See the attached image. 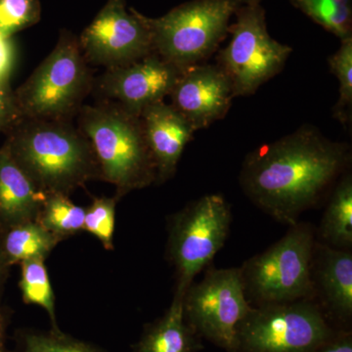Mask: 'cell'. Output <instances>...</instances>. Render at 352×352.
I'll list each match as a JSON object with an SVG mask.
<instances>
[{
  "mask_svg": "<svg viewBox=\"0 0 352 352\" xmlns=\"http://www.w3.org/2000/svg\"><path fill=\"white\" fill-rule=\"evenodd\" d=\"M76 119L92 146L101 179L117 188V197L156 182V166L140 115L116 102L97 100L92 105L85 104Z\"/></svg>",
  "mask_w": 352,
  "mask_h": 352,
  "instance_id": "obj_3",
  "label": "cell"
},
{
  "mask_svg": "<svg viewBox=\"0 0 352 352\" xmlns=\"http://www.w3.org/2000/svg\"><path fill=\"white\" fill-rule=\"evenodd\" d=\"M21 264L20 289L23 300L43 307L50 315L54 332L60 333L55 317V300L43 259H29Z\"/></svg>",
  "mask_w": 352,
  "mask_h": 352,
  "instance_id": "obj_22",
  "label": "cell"
},
{
  "mask_svg": "<svg viewBox=\"0 0 352 352\" xmlns=\"http://www.w3.org/2000/svg\"><path fill=\"white\" fill-rule=\"evenodd\" d=\"M315 352H352V340L351 335L340 336L332 338Z\"/></svg>",
  "mask_w": 352,
  "mask_h": 352,
  "instance_id": "obj_29",
  "label": "cell"
},
{
  "mask_svg": "<svg viewBox=\"0 0 352 352\" xmlns=\"http://www.w3.org/2000/svg\"><path fill=\"white\" fill-rule=\"evenodd\" d=\"M9 154L46 195L69 196L101 179L92 146L73 120H22L6 134Z\"/></svg>",
  "mask_w": 352,
  "mask_h": 352,
  "instance_id": "obj_2",
  "label": "cell"
},
{
  "mask_svg": "<svg viewBox=\"0 0 352 352\" xmlns=\"http://www.w3.org/2000/svg\"><path fill=\"white\" fill-rule=\"evenodd\" d=\"M185 318L195 332L236 351L237 328L251 311L241 268L212 270L183 298Z\"/></svg>",
  "mask_w": 352,
  "mask_h": 352,
  "instance_id": "obj_10",
  "label": "cell"
},
{
  "mask_svg": "<svg viewBox=\"0 0 352 352\" xmlns=\"http://www.w3.org/2000/svg\"><path fill=\"white\" fill-rule=\"evenodd\" d=\"M22 119L10 82L0 78V134L8 133Z\"/></svg>",
  "mask_w": 352,
  "mask_h": 352,
  "instance_id": "obj_27",
  "label": "cell"
},
{
  "mask_svg": "<svg viewBox=\"0 0 352 352\" xmlns=\"http://www.w3.org/2000/svg\"><path fill=\"white\" fill-rule=\"evenodd\" d=\"M8 266L6 265V261H4L3 256H2L1 249H0V293H1L2 285H3L4 279H6V275Z\"/></svg>",
  "mask_w": 352,
  "mask_h": 352,
  "instance_id": "obj_31",
  "label": "cell"
},
{
  "mask_svg": "<svg viewBox=\"0 0 352 352\" xmlns=\"http://www.w3.org/2000/svg\"><path fill=\"white\" fill-rule=\"evenodd\" d=\"M47 195L14 162L6 145L0 147V230L36 220Z\"/></svg>",
  "mask_w": 352,
  "mask_h": 352,
  "instance_id": "obj_16",
  "label": "cell"
},
{
  "mask_svg": "<svg viewBox=\"0 0 352 352\" xmlns=\"http://www.w3.org/2000/svg\"><path fill=\"white\" fill-rule=\"evenodd\" d=\"M183 69L153 52L124 66L106 69L94 80L97 100L120 104L140 115L146 107L170 96Z\"/></svg>",
  "mask_w": 352,
  "mask_h": 352,
  "instance_id": "obj_12",
  "label": "cell"
},
{
  "mask_svg": "<svg viewBox=\"0 0 352 352\" xmlns=\"http://www.w3.org/2000/svg\"><path fill=\"white\" fill-rule=\"evenodd\" d=\"M351 159L349 145L305 124L250 153L241 170V186L263 212L293 226L337 184Z\"/></svg>",
  "mask_w": 352,
  "mask_h": 352,
  "instance_id": "obj_1",
  "label": "cell"
},
{
  "mask_svg": "<svg viewBox=\"0 0 352 352\" xmlns=\"http://www.w3.org/2000/svg\"><path fill=\"white\" fill-rule=\"evenodd\" d=\"M170 96V105L196 131L223 119L235 98L219 65L204 63L183 69Z\"/></svg>",
  "mask_w": 352,
  "mask_h": 352,
  "instance_id": "obj_13",
  "label": "cell"
},
{
  "mask_svg": "<svg viewBox=\"0 0 352 352\" xmlns=\"http://www.w3.org/2000/svg\"><path fill=\"white\" fill-rule=\"evenodd\" d=\"M41 18L39 0H0V34H14L38 24Z\"/></svg>",
  "mask_w": 352,
  "mask_h": 352,
  "instance_id": "obj_24",
  "label": "cell"
},
{
  "mask_svg": "<svg viewBox=\"0 0 352 352\" xmlns=\"http://www.w3.org/2000/svg\"><path fill=\"white\" fill-rule=\"evenodd\" d=\"M234 16L230 43L220 51L217 65L234 96H249L283 69L293 48L271 38L263 0H244Z\"/></svg>",
  "mask_w": 352,
  "mask_h": 352,
  "instance_id": "obj_7",
  "label": "cell"
},
{
  "mask_svg": "<svg viewBox=\"0 0 352 352\" xmlns=\"http://www.w3.org/2000/svg\"><path fill=\"white\" fill-rule=\"evenodd\" d=\"M146 140L157 170L156 182H166L177 170L187 143L196 131L170 104L157 102L140 113Z\"/></svg>",
  "mask_w": 352,
  "mask_h": 352,
  "instance_id": "obj_14",
  "label": "cell"
},
{
  "mask_svg": "<svg viewBox=\"0 0 352 352\" xmlns=\"http://www.w3.org/2000/svg\"><path fill=\"white\" fill-rule=\"evenodd\" d=\"M16 50L12 38H6L0 34V78L9 80L14 64Z\"/></svg>",
  "mask_w": 352,
  "mask_h": 352,
  "instance_id": "obj_28",
  "label": "cell"
},
{
  "mask_svg": "<svg viewBox=\"0 0 352 352\" xmlns=\"http://www.w3.org/2000/svg\"><path fill=\"white\" fill-rule=\"evenodd\" d=\"M7 319L6 314L0 310V352L6 351V333Z\"/></svg>",
  "mask_w": 352,
  "mask_h": 352,
  "instance_id": "obj_30",
  "label": "cell"
},
{
  "mask_svg": "<svg viewBox=\"0 0 352 352\" xmlns=\"http://www.w3.org/2000/svg\"><path fill=\"white\" fill-rule=\"evenodd\" d=\"M292 6L340 41L352 38L351 0H289Z\"/></svg>",
  "mask_w": 352,
  "mask_h": 352,
  "instance_id": "obj_20",
  "label": "cell"
},
{
  "mask_svg": "<svg viewBox=\"0 0 352 352\" xmlns=\"http://www.w3.org/2000/svg\"><path fill=\"white\" fill-rule=\"evenodd\" d=\"M85 208L75 205L68 196L48 195L39 210L36 221L63 240L80 232L85 223Z\"/></svg>",
  "mask_w": 352,
  "mask_h": 352,
  "instance_id": "obj_21",
  "label": "cell"
},
{
  "mask_svg": "<svg viewBox=\"0 0 352 352\" xmlns=\"http://www.w3.org/2000/svg\"><path fill=\"white\" fill-rule=\"evenodd\" d=\"M184 294L175 292L168 311L146 332L138 344V352H194L195 331L185 318Z\"/></svg>",
  "mask_w": 352,
  "mask_h": 352,
  "instance_id": "obj_17",
  "label": "cell"
},
{
  "mask_svg": "<svg viewBox=\"0 0 352 352\" xmlns=\"http://www.w3.org/2000/svg\"><path fill=\"white\" fill-rule=\"evenodd\" d=\"M232 221L224 197L212 194L192 201L175 215L168 252L177 273L176 292L186 293L194 279L220 251Z\"/></svg>",
  "mask_w": 352,
  "mask_h": 352,
  "instance_id": "obj_9",
  "label": "cell"
},
{
  "mask_svg": "<svg viewBox=\"0 0 352 352\" xmlns=\"http://www.w3.org/2000/svg\"><path fill=\"white\" fill-rule=\"evenodd\" d=\"M244 0H192L159 18L143 15L153 50L180 69L203 63L228 34L229 23Z\"/></svg>",
  "mask_w": 352,
  "mask_h": 352,
  "instance_id": "obj_5",
  "label": "cell"
},
{
  "mask_svg": "<svg viewBox=\"0 0 352 352\" xmlns=\"http://www.w3.org/2000/svg\"><path fill=\"white\" fill-rule=\"evenodd\" d=\"M78 39L87 63L112 69L154 52L142 14L126 0H108Z\"/></svg>",
  "mask_w": 352,
  "mask_h": 352,
  "instance_id": "obj_11",
  "label": "cell"
},
{
  "mask_svg": "<svg viewBox=\"0 0 352 352\" xmlns=\"http://www.w3.org/2000/svg\"><path fill=\"white\" fill-rule=\"evenodd\" d=\"M319 235L322 244L349 250L352 245V177L344 175L333 186L322 219Z\"/></svg>",
  "mask_w": 352,
  "mask_h": 352,
  "instance_id": "obj_19",
  "label": "cell"
},
{
  "mask_svg": "<svg viewBox=\"0 0 352 352\" xmlns=\"http://www.w3.org/2000/svg\"><path fill=\"white\" fill-rule=\"evenodd\" d=\"M333 338L311 298L252 307L237 328L236 351L315 352Z\"/></svg>",
  "mask_w": 352,
  "mask_h": 352,
  "instance_id": "obj_8",
  "label": "cell"
},
{
  "mask_svg": "<svg viewBox=\"0 0 352 352\" xmlns=\"http://www.w3.org/2000/svg\"><path fill=\"white\" fill-rule=\"evenodd\" d=\"M94 80L78 38L62 31L53 50L14 92L25 119L74 120Z\"/></svg>",
  "mask_w": 352,
  "mask_h": 352,
  "instance_id": "obj_4",
  "label": "cell"
},
{
  "mask_svg": "<svg viewBox=\"0 0 352 352\" xmlns=\"http://www.w3.org/2000/svg\"><path fill=\"white\" fill-rule=\"evenodd\" d=\"M24 352H99L94 347L66 337L61 332L32 335L25 338Z\"/></svg>",
  "mask_w": 352,
  "mask_h": 352,
  "instance_id": "obj_26",
  "label": "cell"
},
{
  "mask_svg": "<svg viewBox=\"0 0 352 352\" xmlns=\"http://www.w3.org/2000/svg\"><path fill=\"white\" fill-rule=\"evenodd\" d=\"M119 197L95 198L85 210L83 230L95 236L106 250H113L115 232L116 205Z\"/></svg>",
  "mask_w": 352,
  "mask_h": 352,
  "instance_id": "obj_25",
  "label": "cell"
},
{
  "mask_svg": "<svg viewBox=\"0 0 352 352\" xmlns=\"http://www.w3.org/2000/svg\"><path fill=\"white\" fill-rule=\"evenodd\" d=\"M312 278L315 295L342 318L352 314V254L325 244L315 245Z\"/></svg>",
  "mask_w": 352,
  "mask_h": 352,
  "instance_id": "obj_15",
  "label": "cell"
},
{
  "mask_svg": "<svg viewBox=\"0 0 352 352\" xmlns=\"http://www.w3.org/2000/svg\"><path fill=\"white\" fill-rule=\"evenodd\" d=\"M331 72L339 80V100L333 116L344 126L351 124L352 112V38L340 41V47L329 58Z\"/></svg>",
  "mask_w": 352,
  "mask_h": 352,
  "instance_id": "obj_23",
  "label": "cell"
},
{
  "mask_svg": "<svg viewBox=\"0 0 352 352\" xmlns=\"http://www.w3.org/2000/svg\"><path fill=\"white\" fill-rule=\"evenodd\" d=\"M315 245L310 224L291 226L282 239L241 267L245 295L259 305L314 298Z\"/></svg>",
  "mask_w": 352,
  "mask_h": 352,
  "instance_id": "obj_6",
  "label": "cell"
},
{
  "mask_svg": "<svg viewBox=\"0 0 352 352\" xmlns=\"http://www.w3.org/2000/svg\"><path fill=\"white\" fill-rule=\"evenodd\" d=\"M60 241L36 220L0 230V249L8 267L29 259L44 261Z\"/></svg>",
  "mask_w": 352,
  "mask_h": 352,
  "instance_id": "obj_18",
  "label": "cell"
}]
</instances>
